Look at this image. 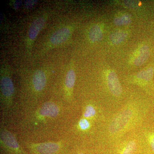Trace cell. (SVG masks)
I'll list each match as a JSON object with an SVG mask.
<instances>
[{
  "label": "cell",
  "instance_id": "obj_2",
  "mask_svg": "<svg viewBox=\"0 0 154 154\" xmlns=\"http://www.w3.org/2000/svg\"><path fill=\"white\" fill-rule=\"evenodd\" d=\"M47 20V15H41L36 17L30 24L27 33L26 45L28 51L32 48L34 42L38 33L44 28Z\"/></svg>",
  "mask_w": 154,
  "mask_h": 154
},
{
  "label": "cell",
  "instance_id": "obj_19",
  "mask_svg": "<svg viewBox=\"0 0 154 154\" xmlns=\"http://www.w3.org/2000/svg\"><path fill=\"white\" fill-rule=\"evenodd\" d=\"M79 125L81 129L86 130L88 129L90 127V122L86 119H82L79 122Z\"/></svg>",
  "mask_w": 154,
  "mask_h": 154
},
{
  "label": "cell",
  "instance_id": "obj_20",
  "mask_svg": "<svg viewBox=\"0 0 154 154\" xmlns=\"http://www.w3.org/2000/svg\"><path fill=\"white\" fill-rule=\"evenodd\" d=\"M22 3V0H15V1H12V2H11V5L12 9H14L15 11H17L20 8Z\"/></svg>",
  "mask_w": 154,
  "mask_h": 154
},
{
  "label": "cell",
  "instance_id": "obj_5",
  "mask_svg": "<svg viewBox=\"0 0 154 154\" xmlns=\"http://www.w3.org/2000/svg\"><path fill=\"white\" fill-rule=\"evenodd\" d=\"M47 82L46 72L43 69H38L33 72L32 77V87L33 90L39 92L43 91Z\"/></svg>",
  "mask_w": 154,
  "mask_h": 154
},
{
  "label": "cell",
  "instance_id": "obj_1",
  "mask_svg": "<svg viewBox=\"0 0 154 154\" xmlns=\"http://www.w3.org/2000/svg\"><path fill=\"white\" fill-rule=\"evenodd\" d=\"M73 28L71 25H64L54 30L46 42V50L60 46L70 38Z\"/></svg>",
  "mask_w": 154,
  "mask_h": 154
},
{
  "label": "cell",
  "instance_id": "obj_11",
  "mask_svg": "<svg viewBox=\"0 0 154 154\" xmlns=\"http://www.w3.org/2000/svg\"><path fill=\"white\" fill-rule=\"evenodd\" d=\"M2 134L1 137L2 138V140L6 146L14 149H19V145L13 135L9 132L5 131H4Z\"/></svg>",
  "mask_w": 154,
  "mask_h": 154
},
{
  "label": "cell",
  "instance_id": "obj_9",
  "mask_svg": "<svg viewBox=\"0 0 154 154\" xmlns=\"http://www.w3.org/2000/svg\"><path fill=\"white\" fill-rule=\"evenodd\" d=\"M59 145L54 143H46L36 145V150L42 154H51L55 153L59 149Z\"/></svg>",
  "mask_w": 154,
  "mask_h": 154
},
{
  "label": "cell",
  "instance_id": "obj_18",
  "mask_svg": "<svg viewBox=\"0 0 154 154\" xmlns=\"http://www.w3.org/2000/svg\"><path fill=\"white\" fill-rule=\"evenodd\" d=\"M38 2L36 0H27L24 3V8L26 10H29L34 7Z\"/></svg>",
  "mask_w": 154,
  "mask_h": 154
},
{
  "label": "cell",
  "instance_id": "obj_16",
  "mask_svg": "<svg viewBox=\"0 0 154 154\" xmlns=\"http://www.w3.org/2000/svg\"><path fill=\"white\" fill-rule=\"evenodd\" d=\"M136 147V145L134 141L129 142L125 148L122 154H132L135 150Z\"/></svg>",
  "mask_w": 154,
  "mask_h": 154
},
{
  "label": "cell",
  "instance_id": "obj_14",
  "mask_svg": "<svg viewBox=\"0 0 154 154\" xmlns=\"http://www.w3.org/2000/svg\"><path fill=\"white\" fill-rule=\"evenodd\" d=\"M154 70L152 68H149L139 72L136 75L138 79L143 80L145 82H149L152 79L153 76Z\"/></svg>",
  "mask_w": 154,
  "mask_h": 154
},
{
  "label": "cell",
  "instance_id": "obj_8",
  "mask_svg": "<svg viewBox=\"0 0 154 154\" xmlns=\"http://www.w3.org/2000/svg\"><path fill=\"white\" fill-rule=\"evenodd\" d=\"M59 111L56 105L52 102H48L42 105L39 110V113L42 116L53 117L58 114Z\"/></svg>",
  "mask_w": 154,
  "mask_h": 154
},
{
  "label": "cell",
  "instance_id": "obj_3",
  "mask_svg": "<svg viewBox=\"0 0 154 154\" xmlns=\"http://www.w3.org/2000/svg\"><path fill=\"white\" fill-rule=\"evenodd\" d=\"M1 91L2 96L11 99L14 96V88L8 66L2 64L1 69Z\"/></svg>",
  "mask_w": 154,
  "mask_h": 154
},
{
  "label": "cell",
  "instance_id": "obj_13",
  "mask_svg": "<svg viewBox=\"0 0 154 154\" xmlns=\"http://www.w3.org/2000/svg\"><path fill=\"white\" fill-rule=\"evenodd\" d=\"M127 36L126 32L119 30L111 33L109 36L110 42L113 45H117L122 42Z\"/></svg>",
  "mask_w": 154,
  "mask_h": 154
},
{
  "label": "cell",
  "instance_id": "obj_21",
  "mask_svg": "<svg viewBox=\"0 0 154 154\" xmlns=\"http://www.w3.org/2000/svg\"><path fill=\"white\" fill-rule=\"evenodd\" d=\"M149 142L152 149L154 151V134L152 135L150 137Z\"/></svg>",
  "mask_w": 154,
  "mask_h": 154
},
{
  "label": "cell",
  "instance_id": "obj_22",
  "mask_svg": "<svg viewBox=\"0 0 154 154\" xmlns=\"http://www.w3.org/2000/svg\"><path fill=\"white\" fill-rule=\"evenodd\" d=\"M80 154H84L83 153H80Z\"/></svg>",
  "mask_w": 154,
  "mask_h": 154
},
{
  "label": "cell",
  "instance_id": "obj_12",
  "mask_svg": "<svg viewBox=\"0 0 154 154\" xmlns=\"http://www.w3.org/2000/svg\"><path fill=\"white\" fill-rule=\"evenodd\" d=\"M75 81V70L71 66L67 72L65 80V85L67 91H71L73 88Z\"/></svg>",
  "mask_w": 154,
  "mask_h": 154
},
{
  "label": "cell",
  "instance_id": "obj_7",
  "mask_svg": "<svg viewBox=\"0 0 154 154\" xmlns=\"http://www.w3.org/2000/svg\"><path fill=\"white\" fill-rule=\"evenodd\" d=\"M150 51L149 46L143 45L138 51L137 54L135 57L134 64L136 66L142 65L147 60L149 56Z\"/></svg>",
  "mask_w": 154,
  "mask_h": 154
},
{
  "label": "cell",
  "instance_id": "obj_15",
  "mask_svg": "<svg viewBox=\"0 0 154 154\" xmlns=\"http://www.w3.org/2000/svg\"><path fill=\"white\" fill-rule=\"evenodd\" d=\"M131 22V18L128 14H124L117 17H116L113 20V22L116 26H122L128 25Z\"/></svg>",
  "mask_w": 154,
  "mask_h": 154
},
{
  "label": "cell",
  "instance_id": "obj_10",
  "mask_svg": "<svg viewBox=\"0 0 154 154\" xmlns=\"http://www.w3.org/2000/svg\"><path fill=\"white\" fill-rule=\"evenodd\" d=\"M103 30L99 24H95L90 28L88 33V37L92 42H98L103 37Z\"/></svg>",
  "mask_w": 154,
  "mask_h": 154
},
{
  "label": "cell",
  "instance_id": "obj_17",
  "mask_svg": "<svg viewBox=\"0 0 154 154\" xmlns=\"http://www.w3.org/2000/svg\"><path fill=\"white\" fill-rule=\"evenodd\" d=\"M96 114V110L93 106L88 105L86 107L84 116L85 117L90 118L93 117Z\"/></svg>",
  "mask_w": 154,
  "mask_h": 154
},
{
  "label": "cell",
  "instance_id": "obj_6",
  "mask_svg": "<svg viewBox=\"0 0 154 154\" xmlns=\"http://www.w3.org/2000/svg\"><path fill=\"white\" fill-rule=\"evenodd\" d=\"M107 82L108 88L111 94L116 96L121 95L122 88L117 75L115 72L110 71L107 73Z\"/></svg>",
  "mask_w": 154,
  "mask_h": 154
},
{
  "label": "cell",
  "instance_id": "obj_4",
  "mask_svg": "<svg viewBox=\"0 0 154 154\" xmlns=\"http://www.w3.org/2000/svg\"><path fill=\"white\" fill-rule=\"evenodd\" d=\"M133 112L131 109H126L119 113L112 120L109 126V131L112 134L120 131L125 127L132 117Z\"/></svg>",
  "mask_w": 154,
  "mask_h": 154
}]
</instances>
